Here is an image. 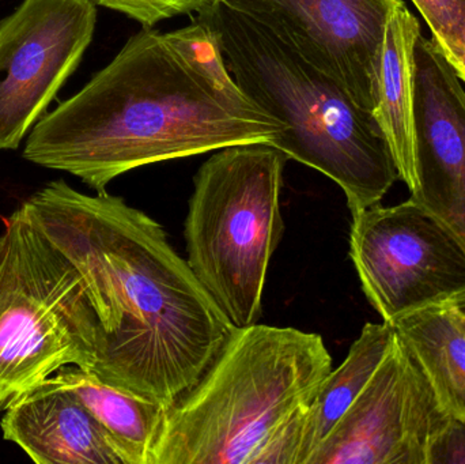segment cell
Returning <instances> with one entry per match:
<instances>
[{
  "label": "cell",
  "mask_w": 465,
  "mask_h": 464,
  "mask_svg": "<svg viewBox=\"0 0 465 464\" xmlns=\"http://www.w3.org/2000/svg\"><path fill=\"white\" fill-rule=\"evenodd\" d=\"M22 206L81 275L98 321L93 375L173 405L232 329L163 226L119 196L49 183Z\"/></svg>",
  "instance_id": "obj_1"
},
{
  "label": "cell",
  "mask_w": 465,
  "mask_h": 464,
  "mask_svg": "<svg viewBox=\"0 0 465 464\" xmlns=\"http://www.w3.org/2000/svg\"><path fill=\"white\" fill-rule=\"evenodd\" d=\"M284 125L240 89L209 25L144 27L89 84L44 114L24 157L97 193L134 169L234 144L272 143Z\"/></svg>",
  "instance_id": "obj_2"
},
{
  "label": "cell",
  "mask_w": 465,
  "mask_h": 464,
  "mask_svg": "<svg viewBox=\"0 0 465 464\" xmlns=\"http://www.w3.org/2000/svg\"><path fill=\"white\" fill-rule=\"evenodd\" d=\"M332 370L322 335L232 327L201 380L166 408L149 464H302L312 408Z\"/></svg>",
  "instance_id": "obj_3"
},
{
  "label": "cell",
  "mask_w": 465,
  "mask_h": 464,
  "mask_svg": "<svg viewBox=\"0 0 465 464\" xmlns=\"http://www.w3.org/2000/svg\"><path fill=\"white\" fill-rule=\"evenodd\" d=\"M198 19L214 32L235 84L284 125L271 144L335 182L351 215L380 203L401 174L374 114L289 43L223 3Z\"/></svg>",
  "instance_id": "obj_4"
},
{
  "label": "cell",
  "mask_w": 465,
  "mask_h": 464,
  "mask_svg": "<svg viewBox=\"0 0 465 464\" xmlns=\"http://www.w3.org/2000/svg\"><path fill=\"white\" fill-rule=\"evenodd\" d=\"M289 157L265 142L215 150L193 179L187 262L232 327L259 323L271 258L283 236Z\"/></svg>",
  "instance_id": "obj_5"
},
{
  "label": "cell",
  "mask_w": 465,
  "mask_h": 464,
  "mask_svg": "<svg viewBox=\"0 0 465 464\" xmlns=\"http://www.w3.org/2000/svg\"><path fill=\"white\" fill-rule=\"evenodd\" d=\"M97 342L81 275L21 206L0 234V411L64 368L92 372Z\"/></svg>",
  "instance_id": "obj_6"
},
{
  "label": "cell",
  "mask_w": 465,
  "mask_h": 464,
  "mask_svg": "<svg viewBox=\"0 0 465 464\" xmlns=\"http://www.w3.org/2000/svg\"><path fill=\"white\" fill-rule=\"evenodd\" d=\"M350 258L366 299L388 323L465 291L464 245L410 199L352 215Z\"/></svg>",
  "instance_id": "obj_7"
},
{
  "label": "cell",
  "mask_w": 465,
  "mask_h": 464,
  "mask_svg": "<svg viewBox=\"0 0 465 464\" xmlns=\"http://www.w3.org/2000/svg\"><path fill=\"white\" fill-rule=\"evenodd\" d=\"M97 24L93 0H24L0 21V150L18 149L76 70Z\"/></svg>",
  "instance_id": "obj_8"
},
{
  "label": "cell",
  "mask_w": 465,
  "mask_h": 464,
  "mask_svg": "<svg viewBox=\"0 0 465 464\" xmlns=\"http://www.w3.org/2000/svg\"><path fill=\"white\" fill-rule=\"evenodd\" d=\"M450 413L395 331L379 370L306 464H426Z\"/></svg>",
  "instance_id": "obj_9"
},
{
  "label": "cell",
  "mask_w": 465,
  "mask_h": 464,
  "mask_svg": "<svg viewBox=\"0 0 465 464\" xmlns=\"http://www.w3.org/2000/svg\"><path fill=\"white\" fill-rule=\"evenodd\" d=\"M218 2L289 43L373 114L385 29L403 0Z\"/></svg>",
  "instance_id": "obj_10"
},
{
  "label": "cell",
  "mask_w": 465,
  "mask_h": 464,
  "mask_svg": "<svg viewBox=\"0 0 465 464\" xmlns=\"http://www.w3.org/2000/svg\"><path fill=\"white\" fill-rule=\"evenodd\" d=\"M414 169L411 198L465 248V90L433 40L414 49Z\"/></svg>",
  "instance_id": "obj_11"
},
{
  "label": "cell",
  "mask_w": 465,
  "mask_h": 464,
  "mask_svg": "<svg viewBox=\"0 0 465 464\" xmlns=\"http://www.w3.org/2000/svg\"><path fill=\"white\" fill-rule=\"evenodd\" d=\"M0 427L37 464H123L100 422L54 376L13 403Z\"/></svg>",
  "instance_id": "obj_12"
},
{
  "label": "cell",
  "mask_w": 465,
  "mask_h": 464,
  "mask_svg": "<svg viewBox=\"0 0 465 464\" xmlns=\"http://www.w3.org/2000/svg\"><path fill=\"white\" fill-rule=\"evenodd\" d=\"M420 35L418 19L404 3L399 5L385 29L373 112L392 150L401 179L410 190L415 182L414 49Z\"/></svg>",
  "instance_id": "obj_13"
},
{
  "label": "cell",
  "mask_w": 465,
  "mask_h": 464,
  "mask_svg": "<svg viewBox=\"0 0 465 464\" xmlns=\"http://www.w3.org/2000/svg\"><path fill=\"white\" fill-rule=\"evenodd\" d=\"M100 422L123 464H149L166 406L117 389L81 368L54 375Z\"/></svg>",
  "instance_id": "obj_14"
},
{
  "label": "cell",
  "mask_w": 465,
  "mask_h": 464,
  "mask_svg": "<svg viewBox=\"0 0 465 464\" xmlns=\"http://www.w3.org/2000/svg\"><path fill=\"white\" fill-rule=\"evenodd\" d=\"M430 381L448 413L465 419V330L447 304L391 323Z\"/></svg>",
  "instance_id": "obj_15"
},
{
  "label": "cell",
  "mask_w": 465,
  "mask_h": 464,
  "mask_svg": "<svg viewBox=\"0 0 465 464\" xmlns=\"http://www.w3.org/2000/svg\"><path fill=\"white\" fill-rule=\"evenodd\" d=\"M395 340V329L388 321L368 323L352 343L346 360L331 370L314 400L306 427L302 464L332 432L350 406L368 386Z\"/></svg>",
  "instance_id": "obj_16"
},
{
  "label": "cell",
  "mask_w": 465,
  "mask_h": 464,
  "mask_svg": "<svg viewBox=\"0 0 465 464\" xmlns=\"http://www.w3.org/2000/svg\"><path fill=\"white\" fill-rule=\"evenodd\" d=\"M428 22L433 41L458 70L465 49V0H412Z\"/></svg>",
  "instance_id": "obj_17"
},
{
  "label": "cell",
  "mask_w": 465,
  "mask_h": 464,
  "mask_svg": "<svg viewBox=\"0 0 465 464\" xmlns=\"http://www.w3.org/2000/svg\"><path fill=\"white\" fill-rule=\"evenodd\" d=\"M97 5L125 14L141 22L143 26L152 27L163 19L177 15H190L203 13L218 0H94Z\"/></svg>",
  "instance_id": "obj_18"
},
{
  "label": "cell",
  "mask_w": 465,
  "mask_h": 464,
  "mask_svg": "<svg viewBox=\"0 0 465 464\" xmlns=\"http://www.w3.org/2000/svg\"><path fill=\"white\" fill-rule=\"evenodd\" d=\"M426 464H465V419L450 414L429 446Z\"/></svg>",
  "instance_id": "obj_19"
},
{
  "label": "cell",
  "mask_w": 465,
  "mask_h": 464,
  "mask_svg": "<svg viewBox=\"0 0 465 464\" xmlns=\"http://www.w3.org/2000/svg\"><path fill=\"white\" fill-rule=\"evenodd\" d=\"M453 312L458 316L459 321H460L461 326L465 330V291L463 293L458 294V296L453 297L450 301L445 302Z\"/></svg>",
  "instance_id": "obj_20"
},
{
  "label": "cell",
  "mask_w": 465,
  "mask_h": 464,
  "mask_svg": "<svg viewBox=\"0 0 465 464\" xmlns=\"http://www.w3.org/2000/svg\"><path fill=\"white\" fill-rule=\"evenodd\" d=\"M458 75L460 76L461 81L465 82V49H464V56L463 60H461L460 65H459L458 70H456Z\"/></svg>",
  "instance_id": "obj_21"
}]
</instances>
